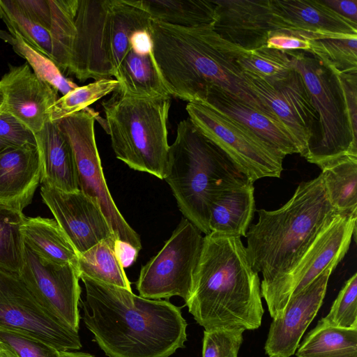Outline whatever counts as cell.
<instances>
[{
	"mask_svg": "<svg viewBox=\"0 0 357 357\" xmlns=\"http://www.w3.org/2000/svg\"><path fill=\"white\" fill-rule=\"evenodd\" d=\"M0 18L8 31L20 36L26 43L45 56L52 59V43L50 33L30 18L15 0H0Z\"/></svg>",
	"mask_w": 357,
	"mask_h": 357,
	"instance_id": "e575fe53",
	"label": "cell"
},
{
	"mask_svg": "<svg viewBox=\"0 0 357 357\" xmlns=\"http://www.w3.org/2000/svg\"><path fill=\"white\" fill-rule=\"evenodd\" d=\"M18 6L50 34L52 59L61 73H67L75 33L78 0H15Z\"/></svg>",
	"mask_w": 357,
	"mask_h": 357,
	"instance_id": "603a6c76",
	"label": "cell"
},
{
	"mask_svg": "<svg viewBox=\"0 0 357 357\" xmlns=\"http://www.w3.org/2000/svg\"><path fill=\"white\" fill-rule=\"evenodd\" d=\"M0 39L10 44L40 79L49 83L63 96L78 86L66 78L50 59L29 45L17 33L0 29Z\"/></svg>",
	"mask_w": 357,
	"mask_h": 357,
	"instance_id": "d6a6232c",
	"label": "cell"
},
{
	"mask_svg": "<svg viewBox=\"0 0 357 357\" xmlns=\"http://www.w3.org/2000/svg\"><path fill=\"white\" fill-rule=\"evenodd\" d=\"M294 354L296 357H357V328L336 327L321 319Z\"/></svg>",
	"mask_w": 357,
	"mask_h": 357,
	"instance_id": "f1b7e54d",
	"label": "cell"
},
{
	"mask_svg": "<svg viewBox=\"0 0 357 357\" xmlns=\"http://www.w3.org/2000/svg\"><path fill=\"white\" fill-rule=\"evenodd\" d=\"M5 96L2 109L17 118L34 134L50 121L58 91L40 79L27 63L10 66L0 80Z\"/></svg>",
	"mask_w": 357,
	"mask_h": 357,
	"instance_id": "ac0fdd59",
	"label": "cell"
},
{
	"mask_svg": "<svg viewBox=\"0 0 357 357\" xmlns=\"http://www.w3.org/2000/svg\"><path fill=\"white\" fill-rule=\"evenodd\" d=\"M40 178L37 145L9 146L0 152V202L23 211L31 203Z\"/></svg>",
	"mask_w": 357,
	"mask_h": 357,
	"instance_id": "7402d4cb",
	"label": "cell"
},
{
	"mask_svg": "<svg viewBox=\"0 0 357 357\" xmlns=\"http://www.w3.org/2000/svg\"><path fill=\"white\" fill-rule=\"evenodd\" d=\"M61 357H95V356L90 354L85 353V352L70 351H61Z\"/></svg>",
	"mask_w": 357,
	"mask_h": 357,
	"instance_id": "bcb514c9",
	"label": "cell"
},
{
	"mask_svg": "<svg viewBox=\"0 0 357 357\" xmlns=\"http://www.w3.org/2000/svg\"><path fill=\"white\" fill-rule=\"evenodd\" d=\"M114 248L124 268L130 266L137 260L139 252L130 244L118 239L115 241Z\"/></svg>",
	"mask_w": 357,
	"mask_h": 357,
	"instance_id": "f6af8a7d",
	"label": "cell"
},
{
	"mask_svg": "<svg viewBox=\"0 0 357 357\" xmlns=\"http://www.w3.org/2000/svg\"><path fill=\"white\" fill-rule=\"evenodd\" d=\"M114 76L118 82L115 91L123 96L135 98L171 96L152 51L139 53L130 47Z\"/></svg>",
	"mask_w": 357,
	"mask_h": 357,
	"instance_id": "484cf974",
	"label": "cell"
},
{
	"mask_svg": "<svg viewBox=\"0 0 357 357\" xmlns=\"http://www.w3.org/2000/svg\"><path fill=\"white\" fill-rule=\"evenodd\" d=\"M115 236L103 239L77 255V270L85 276L107 284L132 291L130 282L115 251Z\"/></svg>",
	"mask_w": 357,
	"mask_h": 357,
	"instance_id": "4dcf8cb0",
	"label": "cell"
},
{
	"mask_svg": "<svg viewBox=\"0 0 357 357\" xmlns=\"http://www.w3.org/2000/svg\"><path fill=\"white\" fill-rule=\"evenodd\" d=\"M308 53L335 74L357 73V37L310 39Z\"/></svg>",
	"mask_w": 357,
	"mask_h": 357,
	"instance_id": "d590c367",
	"label": "cell"
},
{
	"mask_svg": "<svg viewBox=\"0 0 357 357\" xmlns=\"http://www.w3.org/2000/svg\"><path fill=\"white\" fill-rule=\"evenodd\" d=\"M0 139L13 146L37 145L35 134L2 107L0 109Z\"/></svg>",
	"mask_w": 357,
	"mask_h": 357,
	"instance_id": "60d3db41",
	"label": "cell"
},
{
	"mask_svg": "<svg viewBox=\"0 0 357 357\" xmlns=\"http://www.w3.org/2000/svg\"><path fill=\"white\" fill-rule=\"evenodd\" d=\"M9 146H10L8 143L0 139V152Z\"/></svg>",
	"mask_w": 357,
	"mask_h": 357,
	"instance_id": "681fc988",
	"label": "cell"
},
{
	"mask_svg": "<svg viewBox=\"0 0 357 357\" xmlns=\"http://www.w3.org/2000/svg\"><path fill=\"white\" fill-rule=\"evenodd\" d=\"M151 36L153 57L171 96L201 102L212 87H219L278 119L245 82L236 63L244 49L222 39L212 24L185 27L152 20Z\"/></svg>",
	"mask_w": 357,
	"mask_h": 357,
	"instance_id": "7a4b0ae2",
	"label": "cell"
},
{
	"mask_svg": "<svg viewBox=\"0 0 357 357\" xmlns=\"http://www.w3.org/2000/svg\"><path fill=\"white\" fill-rule=\"evenodd\" d=\"M19 276L49 314L78 332L82 290L75 266L45 259L24 244V263Z\"/></svg>",
	"mask_w": 357,
	"mask_h": 357,
	"instance_id": "5bb4252c",
	"label": "cell"
},
{
	"mask_svg": "<svg viewBox=\"0 0 357 357\" xmlns=\"http://www.w3.org/2000/svg\"><path fill=\"white\" fill-rule=\"evenodd\" d=\"M255 210L252 183L225 190L209 210L210 233L226 236H245Z\"/></svg>",
	"mask_w": 357,
	"mask_h": 357,
	"instance_id": "d4e9b609",
	"label": "cell"
},
{
	"mask_svg": "<svg viewBox=\"0 0 357 357\" xmlns=\"http://www.w3.org/2000/svg\"><path fill=\"white\" fill-rule=\"evenodd\" d=\"M323 1L342 17L357 24V0H323Z\"/></svg>",
	"mask_w": 357,
	"mask_h": 357,
	"instance_id": "ee69618b",
	"label": "cell"
},
{
	"mask_svg": "<svg viewBox=\"0 0 357 357\" xmlns=\"http://www.w3.org/2000/svg\"><path fill=\"white\" fill-rule=\"evenodd\" d=\"M188 119L220 149L252 183L261 178H280L284 156L248 128L202 102L186 105Z\"/></svg>",
	"mask_w": 357,
	"mask_h": 357,
	"instance_id": "9c48e42d",
	"label": "cell"
},
{
	"mask_svg": "<svg viewBox=\"0 0 357 357\" xmlns=\"http://www.w3.org/2000/svg\"><path fill=\"white\" fill-rule=\"evenodd\" d=\"M5 101V96L3 90L0 86V109L3 106Z\"/></svg>",
	"mask_w": 357,
	"mask_h": 357,
	"instance_id": "c3c4849f",
	"label": "cell"
},
{
	"mask_svg": "<svg viewBox=\"0 0 357 357\" xmlns=\"http://www.w3.org/2000/svg\"><path fill=\"white\" fill-rule=\"evenodd\" d=\"M321 319L341 328H357V273L350 277L333 301L329 312Z\"/></svg>",
	"mask_w": 357,
	"mask_h": 357,
	"instance_id": "f35d334b",
	"label": "cell"
},
{
	"mask_svg": "<svg viewBox=\"0 0 357 357\" xmlns=\"http://www.w3.org/2000/svg\"><path fill=\"white\" fill-rule=\"evenodd\" d=\"M22 231L24 244L37 255L77 268V253L54 219L26 218Z\"/></svg>",
	"mask_w": 357,
	"mask_h": 357,
	"instance_id": "4316f807",
	"label": "cell"
},
{
	"mask_svg": "<svg viewBox=\"0 0 357 357\" xmlns=\"http://www.w3.org/2000/svg\"><path fill=\"white\" fill-rule=\"evenodd\" d=\"M40 195L77 255L114 236L99 205L80 190L66 192L42 184Z\"/></svg>",
	"mask_w": 357,
	"mask_h": 357,
	"instance_id": "2e32d148",
	"label": "cell"
},
{
	"mask_svg": "<svg viewBox=\"0 0 357 357\" xmlns=\"http://www.w3.org/2000/svg\"><path fill=\"white\" fill-rule=\"evenodd\" d=\"M151 21L137 0H78L67 73L80 82L110 79L133 35Z\"/></svg>",
	"mask_w": 357,
	"mask_h": 357,
	"instance_id": "8992f818",
	"label": "cell"
},
{
	"mask_svg": "<svg viewBox=\"0 0 357 357\" xmlns=\"http://www.w3.org/2000/svg\"><path fill=\"white\" fill-rule=\"evenodd\" d=\"M261 298L259 273L241 237L205 235L185 303L195 321L204 330L257 329L264 313Z\"/></svg>",
	"mask_w": 357,
	"mask_h": 357,
	"instance_id": "3957f363",
	"label": "cell"
},
{
	"mask_svg": "<svg viewBox=\"0 0 357 357\" xmlns=\"http://www.w3.org/2000/svg\"><path fill=\"white\" fill-rule=\"evenodd\" d=\"M201 102L237 121L284 157L289 154H301L296 139L280 120L227 91L219 87H212Z\"/></svg>",
	"mask_w": 357,
	"mask_h": 357,
	"instance_id": "44dd1931",
	"label": "cell"
},
{
	"mask_svg": "<svg viewBox=\"0 0 357 357\" xmlns=\"http://www.w3.org/2000/svg\"><path fill=\"white\" fill-rule=\"evenodd\" d=\"M114 92L102 105L116 157L134 170L164 179L172 96L135 98Z\"/></svg>",
	"mask_w": 357,
	"mask_h": 357,
	"instance_id": "52a82bcc",
	"label": "cell"
},
{
	"mask_svg": "<svg viewBox=\"0 0 357 357\" xmlns=\"http://www.w3.org/2000/svg\"><path fill=\"white\" fill-rule=\"evenodd\" d=\"M95 119L86 108L55 122L72 147L79 189L99 205L116 238L139 251L141 238L123 217L106 183L96 141Z\"/></svg>",
	"mask_w": 357,
	"mask_h": 357,
	"instance_id": "30bf717a",
	"label": "cell"
},
{
	"mask_svg": "<svg viewBox=\"0 0 357 357\" xmlns=\"http://www.w3.org/2000/svg\"><path fill=\"white\" fill-rule=\"evenodd\" d=\"M118 82L114 79H100L85 86H77L59 98L54 105L50 121H56L88 108L97 100L114 92Z\"/></svg>",
	"mask_w": 357,
	"mask_h": 357,
	"instance_id": "8d00e7d4",
	"label": "cell"
},
{
	"mask_svg": "<svg viewBox=\"0 0 357 357\" xmlns=\"http://www.w3.org/2000/svg\"><path fill=\"white\" fill-rule=\"evenodd\" d=\"M83 321L108 357H169L184 347L187 322L162 299L81 276Z\"/></svg>",
	"mask_w": 357,
	"mask_h": 357,
	"instance_id": "6da1fadb",
	"label": "cell"
},
{
	"mask_svg": "<svg viewBox=\"0 0 357 357\" xmlns=\"http://www.w3.org/2000/svg\"><path fill=\"white\" fill-rule=\"evenodd\" d=\"M277 31L308 40L357 37V24L342 17L323 0H271Z\"/></svg>",
	"mask_w": 357,
	"mask_h": 357,
	"instance_id": "ffe728a7",
	"label": "cell"
},
{
	"mask_svg": "<svg viewBox=\"0 0 357 357\" xmlns=\"http://www.w3.org/2000/svg\"><path fill=\"white\" fill-rule=\"evenodd\" d=\"M357 215L337 214L319 233L294 268L261 290L270 315L280 317L291 295L311 283L333 263H339L356 238Z\"/></svg>",
	"mask_w": 357,
	"mask_h": 357,
	"instance_id": "7c38bea8",
	"label": "cell"
},
{
	"mask_svg": "<svg viewBox=\"0 0 357 357\" xmlns=\"http://www.w3.org/2000/svg\"><path fill=\"white\" fill-rule=\"evenodd\" d=\"M164 179L183 218L205 235L210 233L209 210L214 199L225 190L252 183L188 118L177 125Z\"/></svg>",
	"mask_w": 357,
	"mask_h": 357,
	"instance_id": "5b68a950",
	"label": "cell"
},
{
	"mask_svg": "<svg viewBox=\"0 0 357 357\" xmlns=\"http://www.w3.org/2000/svg\"><path fill=\"white\" fill-rule=\"evenodd\" d=\"M293 68L304 81L318 114V132L303 155L322 165L344 155H357V139L350 130L342 92L337 75L311 54L286 52Z\"/></svg>",
	"mask_w": 357,
	"mask_h": 357,
	"instance_id": "ba28073f",
	"label": "cell"
},
{
	"mask_svg": "<svg viewBox=\"0 0 357 357\" xmlns=\"http://www.w3.org/2000/svg\"><path fill=\"white\" fill-rule=\"evenodd\" d=\"M266 46L284 52H309L311 47L310 40L282 31H272Z\"/></svg>",
	"mask_w": 357,
	"mask_h": 357,
	"instance_id": "7bdbcfd3",
	"label": "cell"
},
{
	"mask_svg": "<svg viewBox=\"0 0 357 357\" xmlns=\"http://www.w3.org/2000/svg\"><path fill=\"white\" fill-rule=\"evenodd\" d=\"M335 75L342 92L350 130L357 139V73Z\"/></svg>",
	"mask_w": 357,
	"mask_h": 357,
	"instance_id": "b9f144b4",
	"label": "cell"
},
{
	"mask_svg": "<svg viewBox=\"0 0 357 357\" xmlns=\"http://www.w3.org/2000/svg\"><path fill=\"white\" fill-rule=\"evenodd\" d=\"M213 27L224 40L246 50L264 46L275 25L271 0H215Z\"/></svg>",
	"mask_w": 357,
	"mask_h": 357,
	"instance_id": "d6986e66",
	"label": "cell"
},
{
	"mask_svg": "<svg viewBox=\"0 0 357 357\" xmlns=\"http://www.w3.org/2000/svg\"><path fill=\"white\" fill-rule=\"evenodd\" d=\"M0 357H16L8 347L0 340Z\"/></svg>",
	"mask_w": 357,
	"mask_h": 357,
	"instance_id": "7dc6e473",
	"label": "cell"
},
{
	"mask_svg": "<svg viewBox=\"0 0 357 357\" xmlns=\"http://www.w3.org/2000/svg\"><path fill=\"white\" fill-rule=\"evenodd\" d=\"M244 331L228 328L204 330L202 357H238Z\"/></svg>",
	"mask_w": 357,
	"mask_h": 357,
	"instance_id": "ab89813d",
	"label": "cell"
},
{
	"mask_svg": "<svg viewBox=\"0 0 357 357\" xmlns=\"http://www.w3.org/2000/svg\"><path fill=\"white\" fill-rule=\"evenodd\" d=\"M236 63L243 72L250 73L268 82L283 79L294 70L289 55L266 45L246 50L238 55Z\"/></svg>",
	"mask_w": 357,
	"mask_h": 357,
	"instance_id": "836d02e7",
	"label": "cell"
},
{
	"mask_svg": "<svg viewBox=\"0 0 357 357\" xmlns=\"http://www.w3.org/2000/svg\"><path fill=\"white\" fill-rule=\"evenodd\" d=\"M257 213L258 222L245 235V250L251 267L262 274L261 290L287 275L319 233L340 214L329 201L321 174L301 183L280 208Z\"/></svg>",
	"mask_w": 357,
	"mask_h": 357,
	"instance_id": "277c9868",
	"label": "cell"
},
{
	"mask_svg": "<svg viewBox=\"0 0 357 357\" xmlns=\"http://www.w3.org/2000/svg\"><path fill=\"white\" fill-rule=\"evenodd\" d=\"M35 136L40 156L41 184L66 192L79 190L73 151L57 123L48 121Z\"/></svg>",
	"mask_w": 357,
	"mask_h": 357,
	"instance_id": "cb8c5ba5",
	"label": "cell"
},
{
	"mask_svg": "<svg viewBox=\"0 0 357 357\" xmlns=\"http://www.w3.org/2000/svg\"><path fill=\"white\" fill-rule=\"evenodd\" d=\"M22 210L0 202V269L20 274L24 263Z\"/></svg>",
	"mask_w": 357,
	"mask_h": 357,
	"instance_id": "1f68e13d",
	"label": "cell"
},
{
	"mask_svg": "<svg viewBox=\"0 0 357 357\" xmlns=\"http://www.w3.org/2000/svg\"><path fill=\"white\" fill-rule=\"evenodd\" d=\"M0 340L16 357H61V351L22 330L0 326Z\"/></svg>",
	"mask_w": 357,
	"mask_h": 357,
	"instance_id": "74e56055",
	"label": "cell"
},
{
	"mask_svg": "<svg viewBox=\"0 0 357 357\" xmlns=\"http://www.w3.org/2000/svg\"><path fill=\"white\" fill-rule=\"evenodd\" d=\"M338 263H333L299 292L291 295L282 314L273 319L264 350L269 357L294 355L301 337L320 309L330 275Z\"/></svg>",
	"mask_w": 357,
	"mask_h": 357,
	"instance_id": "e0dca14e",
	"label": "cell"
},
{
	"mask_svg": "<svg viewBox=\"0 0 357 357\" xmlns=\"http://www.w3.org/2000/svg\"><path fill=\"white\" fill-rule=\"evenodd\" d=\"M153 21L191 27L213 24L215 6L212 0H137Z\"/></svg>",
	"mask_w": 357,
	"mask_h": 357,
	"instance_id": "f546056e",
	"label": "cell"
},
{
	"mask_svg": "<svg viewBox=\"0 0 357 357\" xmlns=\"http://www.w3.org/2000/svg\"><path fill=\"white\" fill-rule=\"evenodd\" d=\"M0 326L26 331L60 351L82 347L78 332L49 314L17 273L0 269Z\"/></svg>",
	"mask_w": 357,
	"mask_h": 357,
	"instance_id": "4fadbf2b",
	"label": "cell"
},
{
	"mask_svg": "<svg viewBox=\"0 0 357 357\" xmlns=\"http://www.w3.org/2000/svg\"><path fill=\"white\" fill-rule=\"evenodd\" d=\"M319 167L333 208L340 214L357 215V155H344Z\"/></svg>",
	"mask_w": 357,
	"mask_h": 357,
	"instance_id": "83f0119b",
	"label": "cell"
},
{
	"mask_svg": "<svg viewBox=\"0 0 357 357\" xmlns=\"http://www.w3.org/2000/svg\"><path fill=\"white\" fill-rule=\"evenodd\" d=\"M203 241L202 232L183 218L161 250L142 267L136 284L139 296L154 300L178 296L186 303Z\"/></svg>",
	"mask_w": 357,
	"mask_h": 357,
	"instance_id": "8fae6325",
	"label": "cell"
},
{
	"mask_svg": "<svg viewBox=\"0 0 357 357\" xmlns=\"http://www.w3.org/2000/svg\"><path fill=\"white\" fill-rule=\"evenodd\" d=\"M243 73L250 91L292 133L303 156L317 136L319 119L299 72L294 68L288 77L273 82Z\"/></svg>",
	"mask_w": 357,
	"mask_h": 357,
	"instance_id": "9a60e30c",
	"label": "cell"
}]
</instances>
